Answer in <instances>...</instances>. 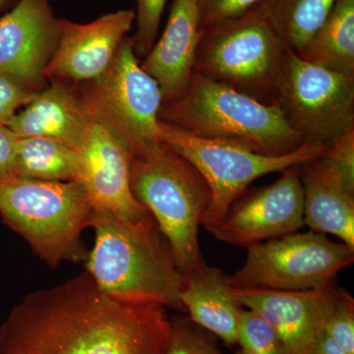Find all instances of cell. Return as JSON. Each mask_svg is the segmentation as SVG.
I'll use <instances>...</instances> for the list:
<instances>
[{
	"label": "cell",
	"mask_w": 354,
	"mask_h": 354,
	"mask_svg": "<svg viewBox=\"0 0 354 354\" xmlns=\"http://www.w3.org/2000/svg\"><path fill=\"white\" fill-rule=\"evenodd\" d=\"M162 305L106 295L87 272L30 293L0 327V354H165Z\"/></svg>",
	"instance_id": "obj_1"
},
{
	"label": "cell",
	"mask_w": 354,
	"mask_h": 354,
	"mask_svg": "<svg viewBox=\"0 0 354 354\" xmlns=\"http://www.w3.org/2000/svg\"><path fill=\"white\" fill-rule=\"evenodd\" d=\"M91 227L95 244L85 272L100 290L124 301L183 309L184 277L153 216L132 223L94 209Z\"/></svg>",
	"instance_id": "obj_2"
},
{
	"label": "cell",
	"mask_w": 354,
	"mask_h": 354,
	"mask_svg": "<svg viewBox=\"0 0 354 354\" xmlns=\"http://www.w3.org/2000/svg\"><path fill=\"white\" fill-rule=\"evenodd\" d=\"M160 120L193 136L260 155H286L305 144L276 104L197 73L181 97L162 104Z\"/></svg>",
	"instance_id": "obj_3"
},
{
	"label": "cell",
	"mask_w": 354,
	"mask_h": 354,
	"mask_svg": "<svg viewBox=\"0 0 354 354\" xmlns=\"http://www.w3.org/2000/svg\"><path fill=\"white\" fill-rule=\"evenodd\" d=\"M130 186L169 241L179 271L187 274L203 257L199 228L211 201L209 185L196 167L162 141L131 156Z\"/></svg>",
	"instance_id": "obj_4"
},
{
	"label": "cell",
	"mask_w": 354,
	"mask_h": 354,
	"mask_svg": "<svg viewBox=\"0 0 354 354\" xmlns=\"http://www.w3.org/2000/svg\"><path fill=\"white\" fill-rule=\"evenodd\" d=\"M93 205L77 181L14 177L0 183V216L51 268L87 260L82 232L91 227Z\"/></svg>",
	"instance_id": "obj_5"
},
{
	"label": "cell",
	"mask_w": 354,
	"mask_h": 354,
	"mask_svg": "<svg viewBox=\"0 0 354 354\" xmlns=\"http://www.w3.org/2000/svg\"><path fill=\"white\" fill-rule=\"evenodd\" d=\"M288 53L269 20L254 8L202 35L194 73L274 104Z\"/></svg>",
	"instance_id": "obj_6"
},
{
	"label": "cell",
	"mask_w": 354,
	"mask_h": 354,
	"mask_svg": "<svg viewBox=\"0 0 354 354\" xmlns=\"http://www.w3.org/2000/svg\"><path fill=\"white\" fill-rule=\"evenodd\" d=\"M158 138L194 165L208 184L211 201L203 216L201 225L209 232L256 179L323 157L328 147L305 142L297 151L286 155H260L193 136L160 120Z\"/></svg>",
	"instance_id": "obj_7"
},
{
	"label": "cell",
	"mask_w": 354,
	"mask_h": 354,
	"mask_svg": "<svg viewBox=\"0 0 354 354\" xmlns=\"http://www.w3.org/2000/svg\"><path fill=\"white\" fill-rule=\"evenodd\" d=\"M245 263L228 285L241 290L301 291L335 283L354 262V249L321 232H293L246 247Z\"/></svg>",
	"instance_id": "obj_8"
},
{
	"label": "cell",
	"mask_w": 354,
	"mask_h": 354,
	"mask_svg": "<svg viewBox=\"0 0 354 354\" xmlns=\"http://www.w3.org/2000/svg\"><path fill=\"white\" fill-rule=\"evenodd\" d=\"M78 87L90 113L118 136L131 156L160 141L162 91L142 68L132 37L123 39L104 75Z\"/></svg>",
	"instance_id": "obj_9"
},
{
	"label": "cell",
	"mask_w": 354,
	"mask_h": 354,
	"mask_svg": "<svg viewBox=\"0 0 354 354\" xmlns=\"http://www.w3.org/2000/svg\"><path fill=\"white\" fill-rule=\"evenodd\" d=\"M274 104L305 142L328 146L354 127V76L288 53Z\"/></svg>",
	"instance_id": "obj_10"
},
{
	"label": "cell",
	"mask_w": 354,
	"mask_h": 354,
	"mask_svg": "<svg viewBox=\"0 0 354 354\" xmlns=\"http://www.w3.org/2000/svg\"><path fill=\"white\" fill-rule=\"evenodd\" d=\"M305 227L299 165L281 171L276 183L239 198L211 234L218 241L248 247Z\"/></svg>",
	"instance_id": "obj_11"
},
{
	"label": "cell",
	"mask_w": 354,
	"mask_h": 354,
	"mask_svg": "<svg viewBox=\"0 0 354 354\" xmlns=\"http://www.w3.org/2000/svg\"><path fill=\"white\" fill-rule=\"evenodd\" d=\"M58 41L59 18L50 0H18L0 19V74L41 92Z\"/></svg>",
	"instance_id": "obj_12"
},
{
	"label": "cell",
	"mask_w": 354,
	"mask_h": 354,
	"mask_svg": "<svg viewBox=\"0 0 354 354\" xmlns=\"http://www.w3.org/2000/svg\"><path fill=\"white\" fill-rule=\"evenodd\" d=\"M76 150L81 164L79 183L87 191L93 208L104 209L120 220L132 223L152 216L132 193L131 153L93 114L85 136Z\"/></svg>",
	"instance_id": "obj_13"
},
{
	"label": "cell",
	"mask_w": 354,
	"mask_h": 354,
	"mask_svg": "<svg viewBox=\"0 0 354 354\" xmlns=\"http://www.w3.org/2000/svg\"><path fill=\"white\" fill-rule=\"evenodd\" d=\"M135 22V10L104 14L86 24L59 19L57 50L44 71L48 81L83 85L106 73Z\"/></svg>",
	"instance_id": "obj_14"
},
{
	"label": "cell",
	"mask_w": 354,
	"mask_h": 354,
	"mask_svg": "<svg viewBox=\"0 0 354 354\" xmlns=\"http://www.w3.org/2000/svg\"><path fill=\"white\" fill-rule=\"evenodd\" d=\"M201 39L198 0H174L162 36L141 64L160 86L164 104L178 99L189 85Z\"/></svg>",
	"instance_id": "obj_15"
},
{
	"label": "cell",
	"mask_w": 354,
	"mask_h": 354,
	"mask_svg": "<svg viewBox=\"0 0 354 354\" xmlns=\"http://www.w3.org/2000/svg\"><path fill=\"white\" fill-rule=\"evenodd\" d=\"M335 283L301 291L232 288L239 305L253 310L281 335L290 354H308Z\"/></svg>",
	"instance_id": "obj_16"
},
{
	"label": "cell",
	"mask_w": 354,
	"mask_h": 354,
	"mask_svg": "<svg viewBox=\"0 0 354 354\" xmlns=\"http://www.w3.org/2000/svg\"><path fill=\"white\" fill-rule=\"evenodd\" d=\"M91 120L92 114L78 86L53 80L18 111L6 127L18 138L46 137L77 149Z\"/></svg>",
	"instance_id": "obj_17"
},
{
	"label": "cell",
	"mask_w": 354,
	"mask_h": 354,
	"mask_svg": "<svg viewBox=\"0 0 354 354\" xmlns=\"http://www.w3.org/2000/svg\"><path fill=\"white\" fill-rule=\"evenodd\" d=\"M304 223L313 232L339 237L354 249V194L325 156L299 165Z\"/></svg>",
	"instance_id": "obj_18"
},
{
	"label": "cell",
	"mask_w": 354,
	"mask_h": 354,
	"mask_svg": "<svg viewBox=\"0 0 354 354\" xmlns=\"http://www.w3.org/2000/svg\"><path fill=\"white\" fill-rule=\"evenodd\" d=\"M180 301L193 323L227 344H237L241 306L218 268L202 261L185 274Z\"/></svg>",
	"instance_id": "obj_19"
},
{
	"label": "cell",
	"mask_w": 354,
	"mask_h": 354,
	"mask_svg": "<svg viewBox=\"0 0 354 354\" xmlns=\"http://www.w3.org/2000/svg\"><path fill=\"white\" fill-rule=\"evenodd\" d=\"M298 57L354 76V0H335L327 19Z\"/></svg>",
	"instance_id": "obj_20"
},
{
	"label": "cell",
	"mask_w": 354,
	"mask_h": 354,
	"mask_svg": "<svg viewBox=\"0 0 354 354\" xmlns=\"http://www.w3.org/2000/svg\"><path fill=\"white\" fill-rule=\"evenodd\" d=\"M335 0H263L256 7L288 53L300 55L327 19Z\"/></svg>",
	"instance_id": "obj_21"
},
{
	"label": "cell",
	"mask_w": 354,
	"mask_h": 354,
	"mask_svg": "<svg viewBox=\"0 0 354 354\" xmlns=\"http://www.w3.org/2000/svg\"><path fill=\"white\" fill-rule=\"evenodd\" d=\"M15 177L41 181H80V158L75 148L46 137L18 138Z\"/></svg>",
	"instance_id": "obj_22"
},
{
	"label": "cell",
	"mask_w": 354,
	"mask_h": 354,
	"mask_svg": "<svg viewBox=\"0 0 354 354\" xmlns=\"http://www.w3.org/2000/svg\"><path fill=\"white\" fill-rule=\"evenodd\" d=\"M320 329L348 354H354V299L334 286L321 315Z\"/></svg>",
	"instance_id": "obj_23"
},
{
	"label": "cell",
	"mask_w": 354,
	"mask_h": 354,
	"mask_svg": "<svg viewBox=\"0 0 354 354\" xmlns=\"http://www.w3.org/2000/svg\"><path fill=\"white\" fill-rule=\"evenodd\" d=\"M237 344L244 354H290L274 327L253 310L242 306Z\"/></svg>",
	"instance_id": "obj_24"
},
{
	"label": "cell",
	"mask_w": 354,
	"mask_h": 354,
	"mask_svg": "<svg viewBox=\"0 0 354 354\" xmlns=\"http://www.w3.org/2000/svg\"><path fill=\"white\" fill-rule=\"evenodd\" d=\"M136 32L132 37L138 57H145L158 39L160 21L167 0H135Z\"/></svg>",
	"instance_id": "obj_25"
},
{
	"label": "cell",
	"mask_w": 354,
	"mask_h": 354,
	"mask_svg": "<svg viewBox=\"0 0 354 354\" xmlns=\"http://www.w3.org/2000/svg\"><path fill=\"white\" fill-rule=\"evenodd\" d=\"M191 322L171 323L165 354H221L215 339Z\"/></svg>",
	"instance_id": "obj_26"
},
{
	"label": "cell",
	"mask_w": 354,
	"mask_h": 354,
	"mask_svg": "<svg viewBox=\"0 0 354 354\" xmlns=\"http://www.w3.org/2000/svg\"><path fill=\"white\" fill-rule=\"evenodd\" d=\"M263 0H198L202 35L239 19Z\"/></svg>",
	"instance_id": "obj_27"
},
{
	"label": "cell",
	"mask_w": 354,
	"mask_h": 354,
	"mask_svg": "<svg viewBox=\"0 0 354 354\" xmlns=\"http://www.w3.org/2000/svg\"><path fill=\"white\" fill-rule=\"evenodd\" d=\"M39 93L11 77L0 74V124H8Z\"/></svg>",
	"instance_id": "obj_28"
},
{
	"label": "cell",
	"mask_w": 354,
	"mask_h": 354,
	"mask_svg": "<svg viewBox=\"0 0 354 354\" xmlns=\"http://www.w3.org/2000/svg\"><path fill=\"white\" fill-rule=\"evenodd\" d=\"M324 156L337 167L346 187L354 194V127L330 143Z\"/></svg>",
	"instance_id": "obj_29"
},
{
	"label": "cell",
	"mask_w": 354,
	"mask_h": 354,
	"mask_svg": "<svg viewBox=\"0 0 354 354\" xmlns=\"http://www.w3.org/2000/svg\"><path fill=\"white\" fill-rule=\"evenodd\" d=\"M18 137L6 125L0 124V183L15 177Z\"/></svg>",
	"instance_id": "obj_30"
},
{
	"label": "cell",
	"mask_w": 354,
	"mask_h": 354,
	"mask_svg": "<svg viewBox=\"0 0 354 354\" xmlns=\"http://www.w3.org/2000/svg\"><path fill=\"white\" fill-rule=\"evenodd\" d=\"M308 354H348L322 329L319 330Z\"/></svg>",
	"instance_id": "obj_31"
},
{
	"label": "cell",
	"mask_w": 354,
	"mask_h": 354,
	"mask_svg": "<svg viewBox=\"0 0 354 354\" xmlns=\"http://www.w3.org/2000/svg\"><path fill=\"white\" fill-rule=\"evenodd\" d=\"M18 0H0V11L6 10L7 8H11Z\"/></svg>",
	"instance_id": "obj_32"
},
{
	"label": "cell",
	"mask_w": 354,
	"mask_h": 354,
	"mask_svg": "<svg viewBox=\"0 0 354 354\" xmlns=\"http://www.w3.org/2000/svg\"><path fill=\"white\" fill-rule=\"evenodd\" d=\"M237 354H244L243 353H242V351H241V353H239Z\"/></svg>",
	"instance_id": "obj_33"
}]
</instances>
